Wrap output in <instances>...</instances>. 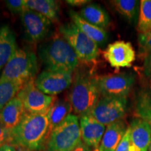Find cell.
Segmentation results:
<instances>
[{
    "mask_svg": "<svg viewBox=\"0 0 151 151\" xmlns=\"http://www.w3.org/2000/svg\"><path fill=\"white\" fill-rule=\"evenodd\" d=\"M23 84L0 78V111L16 97Z\"/></svg>",
    "mask_w": 151,
    "mask_h": 151,
    "instance_id": "cell-22",
    "label": "cell"
},
{
    "mask_svg": "<svg viewBox=\"0 0 151 151\" xmlns=\"http://www.w3.org/2000/svg\"><path fill=\"white\" fill-rule=\"evenodd\" d=\"M26 38L30 43L42 41L50 31L51 21L35 11L25 9L20 14Z\"/></svg>",
    "mask_w": 151,
    "mask_h": 151,
    "instance_id": "cell-10",
    "label": "cell"
},
{
    "mask_svg": "<svg viewBox=\"0 0 151 151\" xmlns=\"http://www.w3.org/2000/svg\"><path fill=\"white\" fill-rule=\"evenodd\" d=\"M116 10L129 22L136 21L139 1L136 0H114L111 1Z\"/></svg>",
    "mask_w": 151,
    "mask_h": 151,
    "instance_id": "cell-23",
    "label": "cell"
},
{
    "mask_svg": "<svg viewBox=\"0 0 151 151\" xmlns=\"http://www.w3.org/2000/svg\"><path fill=\"white\" fill-rule=\"evenodd\" d=\"M38 62L35 52L18 49L4 67L0 78L24 84L35 78Z\"/></svg>",
    "mask_w": 151,
    "mask_h": 151,
    "instance_id": "cell-5",
    "label": "cell"
},
{
    "mask_svg": "<svg viewBox=\"0 0 151 151\" xmlns=\"http://www.w3.org/2000/svg\"><path fill=\"white\" fill-rule=\"evenodd\" d=\"M72 81V73L46 70L38 76L35 83L44 94L55 96L69 88Z\"/></svg>",
    "mask_w": 151,
    "mask_h": 151,
    "instance_id": "cell-11",
    "label": "cell"
},
{
    "mask_svg": "<svg viewBox=\"0 0 151 151\" xmlns=\"http://www.w3.org/2000/svg\"><path fill=\"white\" fill-rule=\"evenodd\" d=\"M59 32L72 47L79 61L83 63L94 62L99 56V46L83 33L72 22L59 27Z\"/></svg>",
    "mask_w": 151,
    "mask_h": 151,
    "instance_id": "cell-6",
    "label": "cell"
},
{
    "mask_svg": "<svg viewBox=\"0 0 151 151\" xmlns=\"http://www.w3.org/2000/svg\"><path fill=\"white\" fill-rule=\"evenodd\" d=\"M15 148H16V151H34V150H29V149H28V148H23V147L18 146H15Z\"/></svg>",
    "mask_w": 151,
    "mask_h": 151,
    "instance_id": "cell-34",
    "label": "cell"
},
{
    "mask_svg": "<svg viewBox=\"0 0 151 151\" xmlns=\"http://www.w3.org/2000/svg\"><path fill=\"white\" fill-rule=\"evenodd\" d=\"M143 69L145 74L151 80V53L146 55L143 63Z\"/></svg>",
    "mask_w": 151,
    "mask_h": 151,
    "instance_id": "cell-29",
    "label": "cell"
},
{
    "mask_svg": "<svg viewBox=\"0 0 151 151\" xmlns=\"http://www.w3.org/2000/svg\"><path fill=\"white\" fill-rule=\"evenodd\" d=\"M128 127L123 120L107 126L99 146L102 151H116Z\"/></svg>",
    "mask_w": 151,
    "mask_h": 151,
    "instance_id": "cell-16",
    "label": "cell"
},
{
    "mask_svg": "<svg viewBox=\"0 0 151 151\" xmlns=\"http://www.w3.org/2000/svg\"><path fill=\"white\" fill-rule=\"evenodd\" d=\"M0 151H16V148L14 145L6 143L0 146Z\"/></svg>",
    "mask_w": 151,
    "mask_h": 151,
    "instance_id": "cell-32",
    "label": "cell"
},
{
    "mask_svg": "<svg viewBox=\"0 0 151 151\" xmlns=\"http://www.w3.org/2000/svg\"><path fill=\"white\" fill-rule=\"evenodd\" d=\"M69 15L73 23L91 40L97 44L104 45L108 40V35L104 29L90 24L80 16L78 13L73 10L69 11Z\"/></svg>",
    "mask_w": 151,
    "mask_h": 151,
    "instance_id": "cell-17",
    "label": "cell"
},
{
    "mask_svg": "<svg viewBox=\"0 0 151 151\" xmlns=\"http://www.w3.org/2000/svg\"><path fill=\"white\" fill-rule=\"evenodd\" d=\"M138 41L141 48L147 54L151 53V31L139 34Z\"/></svg>",
    "mask_w": 151,
    "mask_h": 151,
    "instance_id": "cell-27",
    "label": "cell"
},
{
    "mask_svg": "<svg viewBox=\"0 0 151 151\" xmlns=\"http://www.w3.org/2000/svg\"><path fill=\"white\" fill-rule=\"evenodd\" d=\"M98 88L101 97H127L135 82L132 73L109 74L97 77Z\"/></svg>",
    "mask_w": 151,
    "mask_h": 151,
    "instance_id": "cell-8",
    "label": "cell"
},
{
    "mask_svg": "<svg viewBox=\"0 0 151 151\" xmlns=\"http://www.w3.org/2000/svg\"><path fill=\"white\" fill-rule=\"evenodd\" d=\"M9 132L6 130L3 125L0 123V146L9 143Z\"/></svg>",
    "mask_w": 151,
    "mask_h": 151,
    "instance_id": "cell-30",
    "label": "cell"
},
{
    "mask_svg": "<svg viewBox=\"0 0 151 151\" xmlns=\"http://www.w3.org/2000/svg\"><path fill=\"white\" fill-rule=\"evenodd\" d=\"M78 14L87 22L104 29L110 22L108 13L97 4H88L81 9Z\"/></svg>",
    "mask_w": 151,
    "mask_h": 151,
    "instance_id": "cell-20",
    "label": "cell"
},
{
    "mask_svg": "<svg viewBox=\"0 0 151 151\" xmlns=\"http://www.w3.org/2000/svg\"><path fill=\"white\" fill-rule=\"evenodd\" d=\"M26 8L35 11L50 21L55 22L59 17V5L53 0H25Z\"/></svg>",
    "mask_w": 151,
    "mask_h": 151,
    "instance_id": "cell-21",
    "label": "cell"
},
{
    "mask_svg": "<svg viewBox=\"0 0 151 151\" xmlns=\"http://www.w3.org/2000/svg\"><path fill=\"white\" fill-rule=\"evenodd\" d=\"M5 2L9 10L14 14H21L25 9H27L25 0H7Z\"/></svg>",
    "mask_w": 151,
    "mask_h": 151,
    "instance_id": "cell-26",
    "label": "cell"
},
{
    "mask_svg": "<svg viewBox=\"0 0 151 151\" xmlns=\"http://www.w3.org/2000/svg\"><path fill=\"white\" fill-rule=\"evenodd\" d=\"M48 111L41 113H27L22 121L9 133V143L41 151L46 141L49 126Z\"/></svg>",
    "mask_w": 151,
    "mask_h": 151,
    "instance_id": "cell-1",
    "label": "cell"
},
{
    "mask_svg": "<svg viewBox=\"0 0 151 151\" xmlns=\"http://www.w3.org/2000/svg\"><path fill=\"white\" fill-rule=\"evenodd\" d=\"M16 35L8 25L0 27V71L18 50Z\"/></svg>",
    "mask_w": 151,
    "mask_h": 151,
    "instance_id": "cell-18",
    "label": "cell"
},
{
    "mask_svg": "<svg viewBox=\"0 0 151 151\" xmlns=\"http://www.w3.org/2000/svg\"><path fill=\"white\" fill-rule=\"evenodd\" d=\"M92 151H102V150H101L100 147H99V148H94Z\"/></svg>",
    "mask_w": 151,
    "mask_h": 151,
    "instance_id": "cell-35",
    "label": "cell"
},
{
    "mask_svg": "<svg viewBox=\"0 0 151 151\" xmlns=\"http://www.w3.org/2000/svg\"><path fill=\"white\" fill-rule=\"evenodd\" d=\"M99 97L97 77L82 69L75 70L68 97L75 114L79 117L88 114Z\"/></svg>",
    "mask_w": 151,
    "mask_h": 151,
    "instance_id": "cell-3",
    "label": "cell"
},
{
    "mask_svg": "<svg viewBox=\"0 0 151 151\" xmlns=\"http://www.w3.org/2000/svg\"><path fill=\"white\" fill-rule=\"evenodd\" d=\"M67 4L72 6H81L88 5V3L91 2L88 0H67L66 1Z\"/></svg>",
    "mask_w": 151,
    "mask_h": 151,
    "instance_id": "cell-31",
    "label": "cell"
},
{
    "mask_svg": "<svg viewBox=\"0 0 151 151\" xmlns=\"http://www.w3.org/2000/svg\"><path fill=\"white\" fill-rule=\"evenodd\" d=\"M137 29L139 34L151 31V0L140 1Z\"/></svg>",
    "mask_w": 151,
    "mask_h": 151,
    "instance_id": "cell-24",
    "label": "cell"
},
{
    "mask_svg": "<svg viewBox=\"0 0 151 151\" xmlns=\"http://www.w3.org/2000/svg\"><path fill=\"white\" fill-rule=\"evenodd\" d=\"M72 151H90V149L88 146H87L83 143H81L80 145H78L75 149H73Z\"/></svg>",
    "mask_w": 151,
    "mask_h": 151,
    "instance_id": "cell-33",
    "label": "cell"
},
{
    "mask_svg": "<svg viewBox=\"0 0 151 151\" xmlns=\"http://www.w3.org/2000/svg\"><path fill=\"white\" fill-rule=\"evenodd\" d=\"M103 55L109 65L117 70L130 67L136 59L135 50L132 43L124 41H116L109 44Z\"/></svg>",
    "mask_w": 151,
    "mask_h": 151,
    "instance_id": "cell-12",
    "label": "cell"
},
{
    "mask_svg": "<svg viewBox=\"0 0 151 151\" xmlns=\"http://www.w3.org/2000/svg\"><path fill=\"white\" fill-rule=\"evenodd\" d=\"M130 141H131V129L129 126L124 134L116 151H130Z\"/></svg>",
    "mask_w": 151,
    "mask_h": 151,
    "instance_id": "cell-28",
    "label": "cell"
},
{
    "mask_svg": "<svg viewBox=\"0 0 151 151\" xmlns=\"http://www.w3.org/2000/svg\"><path fill=\"white\" fill-rule=\"evenodd\" d=\"M39 57L46 70L73 73L78 67L79 60L67 41L59 33L41 43Z\"/></svg>",
    "mask_w": 151,
    "mask_h": 151,
    "instance_id": "cell-2",
    "label": "cell"
},
{
    "mask_svg": "<svg viewBox=\"0 0 151 151\" xmlns=\"http://www.w3.org/2000/svg\"><path fill=\"white\" fill-rule=\"evenodd\" d=\"M22 101L27 113H41L48 110L55 101L54 96L47 95L36 86L35 78L25 83L16 96Z\"/></svg>",
    "mask_w": 151,
    "mask_h": 151,
    "instance_id": "cell-9",
    "label": "cell"
},
{
    "mask_svg": "<svg viewBox=\"0 0 151 151\" xmlns=\"http://www.w3.org/2000/svg\"><path fill=\"white\" fill-rule=\"evenodd\" d=\"M137 113L139 118L151 123V94L150 92H141L137 99Z\"/></svg>",
    "mask_w": 151,
    "mask_h": 151,
    "instance_id": "cell-25",
    "label": "cell"
},
{
    "mask_svg": "<svg viewBox=\"0 0 151 151\" xmlns=\"http://www.w3.org/2000/svg\"><path fill=\"white\" fill-rule=\"evenodd\" d=\"M81 143L78 117L70 114L52 130L41 151H72Z\"/></svg>",
    "mask_w": 151,
    "mask_h": 151,
    "instance_id": "cell-4",
    "label": "cell"
},
{
    "mask_svg": "<svg viewBox=\"0 0 151 151\" xmlns=\"http://www.w3.org/2000/svg\"><path fill=\"white\" fill-rule=\"evenodd\" d=\"M127 109V97H101L88 114L106 127L122 120Z\"/></svg>",
    "mask_w": 151,
    "mask_h": 151,
    "instance_id": "cell-7",
    "label": "cell"
},
{
    "mask_svg": "<svg viewBox=\"0 0 151 151\" xmlns=\"http://www.w3.org/2000/svg\"><path fill=\"white\" fill-rule=\"evenodd\" d=\"M131 129L130 151H148L151 142V124L142 118L132 120L129 125Z\"/></svg>",
    "mask_w": 151,
    "mask_h": 151,
    "instance_id": "cell-14",
    "label": "cell"
},
{
    "mask_svg": "<svg viewBox=\"0 0 151 151\" xmlns=\"http://www.w3.org/2000/svg\"><path fill=\"white\" fill-rule=\"evenodd\" d=\"M26 113L22 101L16 97L0 111V123L10 133L20 124Z\"/></svg>",
    "mask_w": 151,
    "mask_h": 151,
    "instance_id": "cell-15",
    "label": "cell"
},
{
    "mask_svg": "<svg viewBox=\"0 0 151 151\" xmlns=\"http://www.w3.org/2000/svg\"><path fill=\"white\" fill-rule=\"evenodd\" d=\"M72 111V106L69 99H60L54 101L48 111L49 126L46 139L52 130L60 125L71 114Z\"/></svg>",
    "mask_w": 151,
    "mask_h": 151,
    "instance_id": "cell-19",
    "label": "cell"
},
{
    "mask_svg": "<svg viewBox=\"0 0 151 151\" xmlns=\"http://www.w3.org/2000/svg\"><path fill=\"white\" fill-rule=\"evenodd\" d=\"M150 124H151V123H150ZM148 151H151V142H150V148H149V150H148Z\"/></svg>",
    "mask_w": 151,
    "mask_h": 151,
    "instance_id": "cell-36",
    "label": "cell"
},
{
    "mask_svg": "<svg viewBox=\"0 0 151 151\" xmlns=\"http://www.w3.org/2000/svg\"><path fill=\"white\" fill-rule=\"evenodd\" d=\"M79 124L83 143L89 148H99L106 129V126L99 123L90 114L80 117Z\"/></svg>",
    "mask_w": 151,
    "mask_h": 151,
    "instance_id": "cell-13",
    "label": "cell"
}]
</instances>
